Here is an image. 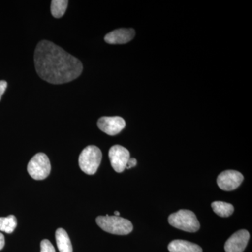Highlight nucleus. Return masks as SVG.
I'll return each mask as SVG.
<instances>
[{
  "mask_svg": "<svg viewBox=\"0 0 252 252\" xmlns=\"http://www.w3.org/2000/svg\"><path fill=\"white\" fill-rule=\"evenodd\" d=\"M34 61L38 75L49 84L70 82L79 77L83 71L79 59L47 40L38 43Z\"/></svg>",
  "mask_w": 252,
  "mask_h": 252,
  "instance_id": "1",
  "label": "nucleus"
},
{
  "mask_svg": "<svg viewBox=\"0 0 252 252\" xmlns=\"http://www.w3.org/2000/svg\"><path fill=\"white\" fill-rule=\"evenodd\" d=\"M97 224L111 234L125 235L133 230V225L130 220L117 216H99L96 218Z\"/></svg>",
  "mask_w": 252,
  "mask_h": 252,
  "instance_id": "2",
  "label": "nucleus"
},
{
  "mask_svg": "<svg viewBox=\"0 0 252 252\" xmlns=\"http://www.w3.org/2000/svg\"><path fill=\"white\" fill-rule=\"evenodd\" d=\"M168 222L177 229L195 233L200 228L198 219L193 212L189 210H180L168 217Z\"/></svg>",
  "mask_w": 252,
  "mask_h": 252,
  "instance_id": "3",
  "label": "nucleus"
},
{
  "mask_svg": "<svg viewBox=\"0 0 252 252\" xmlns=\"http://www.w3.org/2000/svg\"><path fill=\"white\" fill-rule=\"evenodd\" d=\"M102 154L96 146H88L81 152L79 158V167L84 173L94 175L102 160Z\"/></svg>",
  "mask_w": 252,
  "mask_h": 252,
  "instance_id": "4",
  "label": "nucleus"
},
{
  "mask_svg": "<svg viewBox=\"0 0 252 252\" xmlns=\"http://www.w3.org/2000/svg\"><path fill=\"white\" fill-rule=\"evenodd\" d=\"M51 163L45 154L38 153L32 158L28 165L29 175L35 180H43L51 172Z\"/></svg>",
  "mask_w": 252,
  "mask_h": 252,
  "instance_id": "5",
  "label": "nucleus"
},
{
  "mask_svg": "<svg viewBox=\"0 0 252 252\" xmlns=\"http://www.w3.org/2000/svg\"><path fill=\"white\" fill-rule=\"evenodd\" d=\"M109 158L113 169L120 173L125 170L127 162L130 158V152L122 146L114 145L109 149Z\"/></svg>",
  "mask_w": 252,
  "mask_h": 252,
  "instance_id": "6",
  "label": "nucleus"
},
{
  "mask_svg": "<svg viewBox=\"0 0 252 252\" xmlns=\"http://www.w3.org/2000/svg\"><path fill=\"white\" fill-rule=\"evenodd\" d=\"M243 174L235 170H225L217 177V185L221 190L230 191L235 190L243 183Z\"/></svg>",
  "mask_w": 252,
  "mask_h": 252,
  "instance_id": "7",
  "label": "nucleus"
},
{
  "mask_svg": "<svg viewBox=\"0 0 252 252\" xmlns=\"http://www.w3.org/2000/svg\"><path fill=\"white\" fill-rule=\"evenodd\" d=\"M250 233L247 230H240L235 232L225 242V252H243L250 240Z\"/></svg>",
  "mask_w": 252,
  "mask_h": 252,
  "instance_id": "8",
  "label": "nucleus"
},
{
  "mask_svg": "<svg viewBox=\"0 0 252 252\" xmlns=\"http://www.w3.org/2000/svg\"><path fill=\"white\" fill-rule=\"evenodd\" d=\"M97 126L104 133L114 136L124 130L126 122L120 117H103L99 119Z\"/></svg>",
  "mask_w": 252,
  "mask_h": 252,
  "instance_id": "9",
  "label": "nucleus"
},
{
  "mask_svg": "<svg viewBox=\"0 0 252 252\" xmlns=\"http://www.w3.org/2000/svg\"><path fill=\"white\" fill-rule=\"evenodd\" d=\"M135 32L132 28H120L108 33L104 41L109 44H124L133 39Z\"/></svg>",
  "mask_w": 252,
  "mask_h": 252,
  "instance_id": "10",
  "label": "nucleus"
},
{
  "mask_svg": "<svg viewBox=\"0 0 252 252\" xmlns=\"http://www.w3.org/2000/svg\"><path fill=\"white\" fill-rule=\"evenodd\" d=\"M170 252H203V249L196 244L183 240H175L167 247Z\"/></svg>",
  "mask_w": 252,
  "mask_h": 252,
  "instance_id": "11",
  "label": "nucleus"
},
{
  "mask_svg": "<svg viewBox=\"0 0 252 252\" xmlns=\"http://www.w3.org/2000/svg\"><path fill=\"white\" fill-rule=\"evenodd\" d=\"M56 243L60 252H73L72 245L67 232L59 228L56 232Z\"/></svg>",
  "mask_w": 252,
  "mask_h": 252,
  "instance_id": "12",
  "label": "nucleus"
},
{
  "mask_svg": "<svg viewBox=\"0 0 252 252\" xmlns=\"http://www.w3.org/2000/svg\"><path fill=\"white\" fill-rule=\"evenodd\" d=\"M211 206L214 212L220 217H230L234 212V207L233 205L225 202H213Z\"/></svg>",
  "mask_w": 252,
  "mask_h": 252,
  "instance_id": "13",
  "label": "nucleus"
},
{
  "mask_svg": "<svg viewBox=\"0 0 252 252\" xmlns=\"http://www.w3.org/2000/svg\"><path fill=\"white\" fill-rule=\"evenodd\" d=\"M17 226V220L14 215L0 217V230L6 233H12Z\"/></svg>",
  "mask_w": 252,
  "mask_h": 252,
  "instance_id": "14",
  "label": "nucleus"
},
{
  "mask_svg": "<svg viewBox=\"0 0 252 252\" xmlns=\"http://www.w3.org/2000/svg\"><path fill=\"white\" fill-rule=\"evenodd\" d=\"M68 3L69 1L67 0H53L51 5L52 16L56 18H60L64 16L67 10Z\"/></svg>",
  "mask_w": 252,
  "mask_h": 252,
  "instance_id": "15",
  "label": "nucleus"
},
{
  "mask_svg": "<svg viewBox=\"0 0 252 252\" xmlns=\"http://www.w3.org/2000/svg\"><path fill=\"white\" fill-rule=\"evenodd\" d=\"M40 245L41 252H56L54 247L49 240H43Z\"/></svg>",
  "mask_w": 252,
  "mask_h": 252,
  "instance_id": "16",
  "label": "nucleus"
},
{
  "mask_svg": "<svg viewBox=\"0 0 252 252\" xmlns=\"http://www.w3.org/2000/svg\"><path fill=\"white\" fill-rule=\"evenodd\" d=\"M7 82L5 81H0V100H1V97L3 94H4L6 88H7Z\"/></svg>",
  "mask_w": 252,
  "mask_h": 252,
  "instance_id": "17",
  "label": "nucleus"
},
{
  "mask_svg": "<svg viewBox=\"0 0 252 252\" xmlns=\"http://www.w3.org/2000/svg\"><path fill=\"white\" fill-rule=\"evenodd\" d=\"M137 160L134 158H130L128 160V161L127 162V165H126V169H130L131 167H133L136 166L137 165Z\"/></svg>",
  "mask_w": 252,
  "mask_h": 252,
  "instance_id": "18",
  "label": "nucleus"
},
{
  "mask_svg": "<svg viewBox=\"0 0 252 252\" xmlns=\"http://www.w3.org/2000/svg\"><path fill=\"white\" fill-rule=\"evenodd\" d=\"M5 245V239L4 235L2 233H0V250H2L4 248Z\"/></svg>",
  "mask_w": 252,
  "mask_h": 252,
  "instance_id": "19",
  "label": "nucleus"
},
{
  "mask_svg": "<svg viewBox=\"0 0 252 252\" xmlns=\"http://www.w3.org/2000/svg\"><path fill=\"white\" fill-rule=\"evenodd\" d=\"M114 216L119 217V215H120V212L118 211L114 212Z\"/></svg>",
  "mask_w": 252,
  "mask_h": 252,
  "instance_id": "20",
  "label": "nucleus"
}]
</instances>
